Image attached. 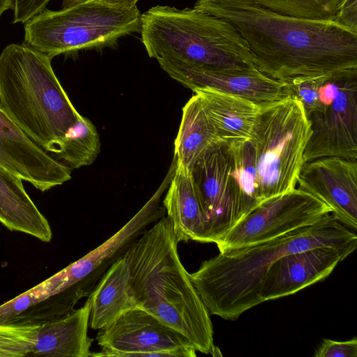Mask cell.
I'll list each match as a JSON object with an SVG mask.
<instances>
[{
    "instance_id": "21",
    "label": "cell",
    "mask_w": 357,
    "mask_h": 357,
    "mask_svg": "<svg viewBox=\"0 0 357 357\" xmlns=\"http://www.w3.org/2000/svg\"><path fill=\"white\" fill-rule=\"evenodd\" d=\"M220 141L199 96L195 93L183 108L174 142L177 165L190 170L208 146Z\"/></svg>"
},
{
    "instance_id": "20",
    "label": "cell",
    "mask_w": 357,
    "mask_h": 357,
    "mask_svg": "<svg viewBox=\"0 0 357 357\" xmlns=\"http://www.w3.org/2000/svg\"><path fill=\"white\" fill-rule=\"evenodd\" d=\"M88 297L91 299L89 325L94 330L105 327L125 312L136 307L123 255L109 266Z\"/></svg>"
},
{
    "instance_id": "15",
    "label": "cell",
    "mask_w": 357,
    "mask_h": 357,
    "mask_svg": "<svg viewBox=\"0 0 357 357\" xmlns=\"http://www.w3.org/2000/svg\"><path fill=\"white\" fill-rule=\"evenodd\" d=\"M158 62L172 78L192 91L202 88L215 89L257 104L287 97L282 82L259 70H214L169 60H159Z\"/></svg>"
},
{
    "instance_id": "5",
    "label": "cell",
    "mask_w": 357,
    "mask_h": 357,
    "mask_svg": "<svg viewBox=\"0 0 357 357\" xmlns=\"http://www.w3.org/2000/svg\"><path fill=\"white\" fill-rule=\"evenodd\" d=\"M139 33L148 55L157 61L214 70H259L236 28L194 7L153 6L142 14Z\"/></svg>"
},
{
    "instance_id": "13",
    "label": "cell",
    "mask_w": 357,
    "mask_h": 357,
    "mask_svg": "<svg viewBox=\"0 0 357 357\" xmlns=\"http://www.w3.org/2000/svg\"><path fill=\"white\" fill-rule=\"evenodd\" d=\"M0 165L42 192L71 178L69 167L32 140L1 105Z\"/></svg>"
},
{
    "instance_id": "24",
    "label": "cell",
    "mask_w": 357,
    "mask_h": 357,
    "mask_svg": "<svg viewBox=\"0 0 357 357\" xmlns=\"http://www.w3.org/2000/svg\"><path fill=\"white\" fill-rule=\"evenodd\" d=\"M278 14L291 17L333 22L343 0H252Z\"/></svg>"
},
{
    "instance_id": "8",
    "label": "cell",
    "mask_w": 357,
    "mask_h": 357,
    "mask_svg": "<svg viewBox=\"0 0 357 357\" xmlns=\"http://www.w3.org/2000/svg\"><path fill=\"white\" fill-rule=\"evenodd\" d=\"M324 105L307 116L312 134L304 162L336 156L357 160V68L326 75L320 88Z\"/></svg>"
},
{
    "instance_id": "28",
    "label": "cell",
    "mask_w": 357,
    "mask_h": 357,
    "mask_svg": "<svg viewBox=\"0 0 357 357\" xmlns=\"http://www.w3.org/2000/svg\"><path fill=\"white\" fill-rule=\"evenodd\" d=\"M50 0H14L13 23L25 24L43 10Z\"/></svg>"
},
{
    "instance_id": "17",
    "label": "cell",
    "mask_w": 357,
    "mask_h": 357,
    "mask_svg": "<svg viewBox=\"0 0 357 357\" xmlns=\"http://www.w3.org/2000/svg\"><path fill=\"white\" fill-rule=\"evenodd\" d=\"M163 205L178 243H207L206 222L190 169L176 163Z\"/></svg>"
},
{
    "instance_id": "12",
    "label": "cell",
    "mask_w": 357,
    "mask_h": 357,
    "mask_svg": "<svg viewBox=\"0 0 357 357\" xmlns=\"http://www.w3.org/2000/svg\"><path fill=\"white\" fill-rule=\"evenodd\" d=\"M297 185L326 204L340 222L357 229L356 160L331 156L305 162Z\"/></svg>"
},
{
    "instance_id": "23",
    "label": "cell",
    "mask_w": 357,
    "mask_h": 357,
    "mask_svg": "<svg viewBox=\"0 0 357 357\" xmlns=\"http://www.w3.org/2000/svg\"><path fill=\"white\" fill-rule=\"evenodd\" d=\"M100 151L96 128L88 119L81 115L66 134L56 155L71 168L77 169L91 165Z\"/></svg>"
},
{
    "instance_id": "26",
    "label": "cell",
    "mask_w": 357,
    "mask_h": 357,
    "mask_svg": "<svg viewBox=\"0 0 357 357\" xmlns=\"http://www.w3.org/2000/svg\"><path fill=\"white\" fill-rule=\"evenodd\" d=\"M59 284L55 275L0 305V324L20 317L28 308L58 296Z\"/></svg>"
},
{
    "instance_id": "6",
    "label": "cell",
    "mask_w": 357,
    "mask_h": 357,
    "mask_svg": "<svg viewBox=\"0 0 357 357\" xmlns=\"http://www.w3.org/2000/svg\"><path fill=\"white\" fill-rule=\"evenodd\" d=\"M142 13L107 0H89L59 10L45 8L24 25V44L51 59L61 54L113 45L140 33Z\"/></svg>"
},
{
    "instance_id": "16",
    "label": "cell",
    "mask_w": 357,
    "mask_h": 357,
    "mask_svg": "<svg viewBox=\"0 0 357 357\" xmlns=\"http://www.w3.org/2000/svg\"><path fill=\"white\" fill-rule=\"evenodd\" d=\"M91 299L84 305L40 324L29 356L89 357L93 340L88 335Z\"/></svg>"
},
{
    "instance_id": "31",
    "label": "cell",
    "mask_w": 357,
    "mask_h": 357,
    "mask_svg": "<svg viewBox=\"0 0 357 357\" xmlns=\"http://www.w3.org/2000/svg\"><path fill=\"white\" fill-rule=\"evenodd\" d=\"M86 1L89 0H63L62 6L67 8Z\"/></svg>"
},
{
    "instance_id": "4",
    "label": "cell",
    "mask_w": 357,
    "mask_h": 357,
    "mask_svg": "<svg viewBox=\"0 0 357 357\" xmlns=\"http://www.w3.org/2000/svg\"><path fill=\"white\" fill-rule=\"evenodd\" d=\"M0 105L32 140L55 155L81 116L51 59L24 43L10 44L0 54Z\"/></svg>"
},
{
    "instance_id": "32",
    "label": "cell",
    "mask_w": 357,
    "mask_h": 357,
    "mask_svg": "<svg viewBox=\"0 0 357 357\" xmlns=\"http://www.w3.org/2000/svg\"><path fill=\"white\" fill-rule=\"evenodd\" d=\"M111 2L128 6H132L137 5V3L139 0H107Z\"/></svg>"
},
{
    "instance_id": "9",
    "label": "cell",
    "mask_w": 357,
    "mask_h": 357,
    "mask_svg": "<svg viewBox=\"0 0 357 357\" xmlns=\"http://www.w3.org/2000/svg\"><path fill=\"white\" fill-rule=\"evenodd\" d=\"M331 211L315 196L295 188L261 202L215 244L220 252L264 242L312 225Z\"/></svg>"
},
{
    "instance_id": "18",
    "label": "cell",
    "mask_w": 357,
    "mask_h": 357,
    "mask_svg": "<svg viewBox=\"0 0 357 357\" xmlns=\"http://www.w3.org/2000/svg\"><path fill=\"white\" fill-rule=\"evenodd\" d=\"M0 222L7 229L50 242L52 231L23 186L22 178L0 165Z\"/></svg>"
},
{
    "instance_id": "7",
    "label": "cell",
    "mask_w": 357,
    "mask_h": 357,
    "mask_svg": "<svg viewBox=\"0 0 357 357\" xmlns=\"http://www.w3.org/2000/svg\"><path fill=\"white\" fill-rule=\"evenodd\" d=\"M311 125L300 101L289 96L261 104L250 141L259 204L296 188Z\"/></svg>"
},
{
    "instance_id": "3",
    "label": "cell",
    "mask_w": 357,
    "mask_h": 357,
    "mask_svg": "<svg viewBox=\"0 0 357 357\" xmlns=\"http://www.w3.org/2000/svg\"><path fill=\"white\" fill-rule=\"evenodd\" d=\"M324 246L356 248L357 236L330 213L279 237L220 251L190 276L209 313L234 321L261 303L263 279L279 258Z\"/></svg>"
},
{
    "instance_id": "10",
    "label": "cell",
    "mask_w": 357,
    "mask_h": 357,
    "mask_svg": "<svg viewBox=\"0 0 357 357\" xmlns=\"http://www.w3.org/2000/svg\"><path fill=\"white\" fill-rule=\"evenodd\" d=\"M101 348L91 356L195 357L196 349L183 335L146 311L134 307L98 330Z\"/></svg>"
},
{
    "instance_id": "30",
    "label": "cell",
    "mask_w": 357,
    "mask_h": 357,
    "mask_svg": "<svg viewBox=\"0 0 357 357\" xmlns=\"http://www.w3.org/2000/svg\"><path fill=\"white\" fill-rule=\"evenodd\" d=\"M14 9V0H0V17L2 13L8 10Z\"/></svg>"
},
{
    "instance_id": "14",
    "label": "cell",
    "mask_w": 357,
    "mask_h": 357,
    "mask_svg": "<svg viewBox=\"0 0 357 357\" xmlns=\"http://www.w3.org/2000/svg\"><path fill=\"white\" fill-rule=\"evenodd\" d=\"M356 249L324 246L281 257L271 266L263 279L261 303L294 294L324 280Z\"/></svg>"
},
{
    "instance_id": "1",
    "label": "cell",
    "mask_w": 357,
    "mask_h": 357,
    "mask_svg": "<svg viewBox=\"0 0 357 357\" xmlns=\"http://www.w3.org/2000/svg\"><path fill=\"white\" fill-rule=\"evenodd\" d=\"M194 8L230 23L257 69L281 82L357 68V32L335 22L282 15L252 0H197Z\"/></svg>"
},
{
    "instance_id": "11",
    "label": "cell",
    "mask_w": 357,
    "mask_h": 357,
    "mask_svg": "<svg viewBox=\"0 0 357 357\" xmlns=\"http://www.w3.org/2000/svg\"><path fill=\"white\" fill-rule=\"evenodd\" d=\"M190 171L206 222L207 243H216L243 218L229 174L227 143L208 146Z\"/></svg>"
},
{
    "instance_id": "29",
    "label": "cell",
    "mask_w": 357,
    "mask_h": 357,
    "mask_svg": "<svg viewBox=\"0 0 357 357\" xmlns=\"http://www.w3.org/2000/svg\"><path fill=\"white\" fill-rule=\"evenodd\" d=\"M333 22L357 32V0H343Z\"/></svg>"
},
{
    "instance_id": "25",
    "label": "cell",
    "mask_w": 357,
    "mask_h": 357,
    "mask_svg": "<svg viewBox=\"0 0 357 357\" xmlns=\"http://www.w3.org/2000/svg\"><path fill=\"white\" fill-rule=\"evenodd\" d=\"M40 324L31 322L0 324V357L29 356L36 344Z\"/></svg>"
},
{
    "instance_id": "2",
    "label": "cell",
    "mask_w": 357,
    "mask_h": 357,
    "mask_svg": "<svg viewBox=\"0 0 357 357\" xmlns=\"http://www.w3.org/2000/svg\"><path fill=\"white\" fill-rule=\"evenodd\" d=\"M178 241L168 216L145 229L123 256L136 307L185 336L197 351L214 348L210 313L181 263Z\"/></svg>"
},
{
    "instance_id": "27",
    "label": "cell",
    "mask_w": 357,
    "mask_h": 357,
    "mask_svg": "<svg viewBox=\"0 0 357 357\" xmlns=\"http://www.w3.org/2000/svg\"><path fill=\"white\" fill-rule=\"evenodd\" d=\"M315 357H356L357 337L344 341L324 339L315 351Z\"/></svg>"
},
{
    "instance_id": "22",
    "label": "cell",
    "mask_w": 357,
    "mask_h": 357,
    "mask_svg": "<svg viewBox=\"0 0 357 357\" xmlns=\"http://www.w3.org/2000/svg\"><path fill=\"white\" fill-rule=\"evenodd\" d=\"M227 143L229 174L243 217L258 204L256 199V168L253 146L248 140Z\"/></svg>"
},
{
    "instance_id": "19",
    "label": "cell",
    "mask_w": 357,
    "mask_h": 357,
    "mask_svg": "<svg viewBox=\"0 0 357 357\" xmlns=\"http://www.w3.org/2000/svg\"><path fill=\"white\" fill-rule=\"evenodd\" d=\"M193 91L199 96L221 141L250 139L261 104L208 88Z\"/></svg>"
}]
</instances>
